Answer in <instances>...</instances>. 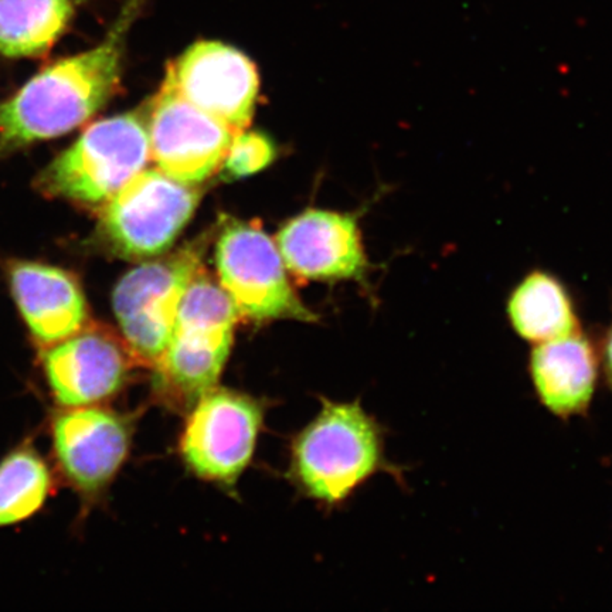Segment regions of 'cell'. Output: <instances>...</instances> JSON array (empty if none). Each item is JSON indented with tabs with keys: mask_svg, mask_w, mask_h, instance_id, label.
I'll use <instances>...</instances> for the list:
<instances>
[{
	"mask_svg": "<svg viewBox=\"0 0 612 612\" xmlns=\"http://www.w3.org/2000/svg\"><path fill=\"white\" fill-rule=\"evenodd\" d=\"M145 0H125L104 40L45 66L0 101V157L83 125L118 87L126 37Z\"/></svg>",
	"mask_w": 612,
	"mask_h": 612,
	"instance_id": "obj_1",
	"label": "cell"
},
{
	"mask_svg": "<svg viewBox=\"0 0 612 612\" xmlns=\"http://www.w3.org/2000/svg\"><path fill=\"white\" fill-rule=\"evenodd\" d=\"M237 319L233 301L200 267L183 294L166 348L153 366L165 397L191 406L214 389L231 350Z\"/></svg>",
	"mask_w": 612,
	"mask_h": 612,
	"instance_id": "obj_2",
	"label": "cell"
},
{
	"mask_svg": "<svg viewBox=\"0 0 612 612\" xmlns=\"http://www.w3.org/2000/svg\"><path fill=\"white\" fill-rule=\"evenodd\" d=\"M149 159L148 115L126 112L88 126L38 173L35 186L47 197L104 205Z\"/></svg>",
	"mask_w": 612,
	"mask_h": 612,
	"instance_id": "obj_3",
	"label": "cell"
},
{
	"mask_svg": "<svg viewBox=\"0 0 612 612\" xmlns=\"http://www.w3.org/2000/svg\"><path fill=\"white\" fill-rule=\"evenodd\" d=\"M380 463L379 428L358 403L326 401L294 444L296 480L310 497L326 503L346 499Z\"/></svg>",
	"mask_w": 612,
	"mask_h": 612,
	"instance_id": "obj_4",
	"label": "cell"
},
{
	"mask_svg": "<svg viewBox=\"0 0 612 612\" xmlns=\"http://www.w3.org/2000/svg\"><path fill=\"white\" fill-rule=\"evenodd\" d=\"M198 200L193 186L159 169H143L102 205L98 233L121 257H155L174 243Z\"/></svg>",
	"mask_w": 612,
	"mask_h": 612,
	"instance_id": "obj_5",
	"label": "cell"
},
{
	"mask_svg": "<svg viewBox=\"0 0 612 612\" xmlns=\"http://www.w3.org/2000/svg\"><path fill=\"white\" fill-rule=\"evenodd\" d=\"M133 421L111 408L54 407L47 421L52 470L84 506L107 492L128 458Z\"/></svg>",
	"mask_w": 612,
	"mask_h": 612,
	"instance_id": "obj_6",
	"label": "cell"
},
{
	"mask_svg": "<svg viewBox=\"0 0 612 612\" xmlns=\"http://www.w3.org/2000/svg\"><path fill=\"white\" fill-rule=\"evenodd\" d=\"M216 262L220 286L238 317L255 322L317 320L289 284L277 244L258 227L241 221L226 224L217 241Z\"/></svg>",
	"mask_w": 612,
	"mask_h": 612,
	"instance_id": "obj_7",
	"label": "cell"
},
{
	"mask_svg": "<svg viewBox=\"0 0 612 612\" xmlns=\"http://www.w3.org/2000/svg\"><path fill=\"white\" fill-rule=\"evenodd\" d=\"M195 248L143 262L124 275L112 294L122 341L135 362L155 366L173 331L186 288L200 270Z\"/></svg>",
	"mask_w": 612,
	"mask_h": 612,
	"instance_id": "obj_8",
	"label": "cell"
},
{
	"mask_svg": "<svg viewBox=\"0 0 612 612\" xmlns=\"http://www.w3.org/2000/svg\"><path fill=\"white\" fill-rule=\"evenodd\" d=\"M135 358L121 336L90 324L70 338L37 351V367L54 407L98 406L128 382Z\"/></svg>",
	"mask_w": 612,
	"mask_h": 612,
	"instance_id": "obj_9",
	"label": "cell"
},
{
	"mask_svg": "<svg viewBox=\"0 0 612 612\" xmlns=\"http://www.w3.org/2000/svg\"><path fill=\"white\" fill-rule=\"evenodd\" d=\"M262 406L231 390L212 389L195 403L181 437V453L203 479L231 485L254 454Z\"/></svg>",
	"mask_w": 612,
	"mask_h": 612,
	"instance_id": "obj_10",
	"label": "cell"
},
{
	"mask_svg": "<svg viewBox=\"0 0 612 612\" xmlns=\"http://www.w3.org/2000/svg\"><path fill=\"white\" fill-rule=\"evenodd\" d=\"M150 159L174 181L195 186L226 160L234 133L179 94L165 76L148 119Z\"/></svg>",
	"mask_w": 612,
	"mask_h": 612,
	"instance_id": "obj_11",
	"label": "cell"
},
{
	"mask_svg": "<svg viewBox=\"0 0 612 612\" xmlns=\"http://www.w3.org/2000/svg\"><path fill=\"white\" fill-rule=\"evenodd\" d=\"M166 76L181 97L234 135L247 128L258 94V74L240 50L202 40L169 66Z\"/></svg>",
	"mask_w": 612,
	"mask_h": 612,
	"instance_id": "obj_12",
	"label": "cell"
},
{
	"mask_svg": "<svg viewBox=\"0 0 612 612\" xmlns=\"http://www.w3.org/2000/svg\"><path fill=\"white\" fill-rule=\"evenodd\" d=\"M12 300L36 350L70 338L90 324L87 298L76 275L37 262L6 267Z\"/></svg>",
	"mask_w": 612,
	"mask_h": 612,
	"instance_id": "obj_13",
	"label": "cell"
},
{
	"mask_svg": "<svg viewBox=\"0 0 612 612\" xmlns=\"http://www.w3.org/2000/svg\"><path fill=\"white\" fill-rule=\"evenodd\" d=\"M277 247L294 274L310 279H362L367 270L355 217L308 210L282 227Z\"/></svg>",
	"mask_w": 612,
	"mask_h": 612,
	"instance_id": "obj_14",
	"label": "cell"
},
{
	"mask_svg": "<svg viewBox=\"0 0 612 612\" xmlns=\"http://www.w3.org/2000/svg\"><path fill=\"white\" fill-rule=\"evenodd\" d=\"M530 374L543 406L559 417L587 410L599 379V358L580 331L536 344Z\"/></svg>",
	"mask_w": 612,
	"mask_h": 612,
	"instance_id": "obj_15",
	"label": "cell"
},
{
	"mask_svg": "<svg viewBox=\"0 0 612 612\" xmlns=\"http://www.w3.org/2000/svg\"><path fill=\"white\" fill-rule=\"evenodd\" d=\"M56 472L32 439L19 442L0 458V530L28 522L49 503Z\"/></svg>",
	"mask_w": 612,
	"mask_h": 612,
	"instance_id": "obj_16",
	"label": "cell"
},
{
	"mask_svg": "<svg viewBox=\"0 0 612 612\" xmlns=\"http://www.w3.org/2000/svg\"><path fill=\"white\" fill-rule=\"evenodd\" d=\"M508 317L516 334L536 344L580 331L570 294L544 271L530 272L511 291Z\"/></svg>",
	"mask_w": 612,
	"mask_h": 612,
	"instance_id": "obj_17",
	"label": "cell"
},
{
	"mask_svg": "<svg viewBox=\"0 0 612 612\" xmlns=\"http://www.w3.org/2000/svg\"><path fill=\"white\" fill-rule=\"evenodd\" d=\"M76 13V0H0V57L44 56L63 37Z\"/></svg>",
	"mask_w": 612,
	"mask_h": 612,
	"instance_id": "obj_18",
	"label": "cell"
},
{
	"mask_svg": "<svg viewBox=\"0 0 612 612\" xmlns=\"http://www.w3.org/2000/svg\"><path fill=\"white\" fill-rule=\"evenodd\" d=\"M274 148L271 141L260 133H240L234 136L227 152L226 166L234 176H247L271 164Z\"/></svg>",
	"mask_w": 612,
	"mask_h": 612,
	"instance_id": "obj_19",
	"label": "cell"
},
{
	"mask_svg": "<svg viewBox=\"0 0 612 612\" xmlns=\"http://www.w3.org/2000/svg\"><path fill=\"white\" fill-rule=\"evenodd\" d=\"M602 370L606 373V379L612 389V322L607 329L601 344Z\"/></svg>",
	"mask_w": 612,
	"mask_h": 612,
	"instance_id": "obj_20",
	"label": "cell"
}]
</instances>
